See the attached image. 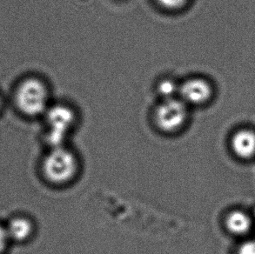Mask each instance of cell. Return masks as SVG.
<instances>
[{"instance_id":"3957f363","label":"cell","mask_w":255,"mask_h":254,"mask_svg":"<svg viewBox=\"0 0 255 254\" xmlns=\"http://www.w3.org/2000/svg\"><path fill=\"white\" fill-rule=\"evenodd\" d=\"M45 140L50 147L66 145V139L76 124L75 112L66 105H56L45 112Z\"/></svg>"},{"instance_id":"8fae6325","label":"cell","mask_w":255,"mask_h":254,"mask_svg":"<svg viewBox=\"0 0 255 254\" xmlns=\"http://www.w3.org/2000/svg\"><path fill=\"white\" fill-rule=\"evenodd\" d=\"M237 254H255V241H245L238 248Z\"/></svg>"},{"instance_id":"ba28073f","label":"cell","mask_w":255,"mask_h":254,"mask_svg":"<svg viewBox=\"0 0 255 254\" xmlns=\"http://www.w3.org/2000/svg\"><path fill=\"white\" fill-rule=\"evenodd\" d=\"M226 227L231 234L242 235L249 233L252 227V220L242 211H233L228 213L225 220Z\"/></svg>"},{"instance_id":"30bf717a","label":"cell","mask_w":255,"mask_h":254,"mask_svg":"<svg viewBox=\"0 0 255 254\" xmlns=\"http://www.w3.org/2000/svg\"><path fill=\"white\" fill-rule=\"evenodd\" d=\"M159 6L168 11L182 10L189 3V0H156Z\"/></svg>"},{"instance_id":"7c38bea8","label":"cell","mask_w":255,"mask_h":254,"mask_svg":"<svg viewBox=\"0 0 255 254\" xmlns=\"http://www.w3.org/2000/svg\"><path fill=\"white\" fill-rule=\"evenodd\" d=\"M9 241L10 238L7 234L6 228L0 225V254L4 251Z\"/></svg>"},{"instance_id":"7a4b0ae2","label":"cell","mask_w":255,"mask_h":254,"mask_svg":"<svg viewBox=\"0 0 255 254\" xmlns=\"http://www.w3.org/2000/svg\"><path fill=\"white\" fill-rule=\"evenodd\" d=\"M16 103L18 109L30 117L45 114L49 108L48 87L40 79H24L17 87Z\"/></svg>"},{"instance_id":"6da1fadb","label":"cell","mask_w":255,"mask_h":254,"mask_svg":"<svg viewBox=\"0 0 255 254\" xmlns=\"http://www.w3.org/2000/svg\"><path fill=\"white\" fill-rule=\"evenodd\" d=\"M80 171V160L66 145L51 148L42 163V172L50 184L64 186L73 182Z\"/></svg>"},{"instance_id":"9c48e42d","label":"cell","mask_w":255,"mask_h":254,"mask_svg":"<svg viewBox=\"0 0 255 254\" xmlns=\"http://www.w3.org/2000/svg\"><path fill=\"white\" fill-rule=\"evenodd\" d=\"M180 84L176 82L175 79L171 78H165L159 80L156 91L163 100H169L173 98H178L179 93Z\"/></svg>"},{"instance_id":"52a82bcc","label":"cell","mask_w":255,"mask_h":254,"mask_svg":"<svg viewBox=\"0 0 255 254\" xmlns=\"http://www.w3.org/2000/svg\"><path fill=\"white\" fill-rule=\"evenodd\" d=\"M5 228L10 240L21 242L31 237L33 232V224L27 218L16 217L10 220Z\"/></svg>"},{"instance_id":"4fadbf2b","label":"cell","mask_w":255,"mask_h":254,"mask_svg":"<svg viewBox=\"0 0 255 254\" xmlns=\"http://www.w3.org/2000/svg\"><path fill=\"white\" fill-rule=\"evenodd\" d=\"M1 104H2V101H1V99H0V108H1Z\"/></svg>"},{"instance_id":"5bb4252c","label":"cell","mask_w":255,"mask_h":254,"mask_svg":"<svg viewBox=\"0 0 255 254\" xmlns=\"http://www.w3.org/2000/svg\"></svg>"},{"instance_id":"277c9868","label":"cell","mask_w":255,"mask_h":254,"mask_svg":"<svg viewBox=\"0 0 255 254\" xmlns=\"http://www.w3.org/2000/svg\"><path fill=\"white\" fill-rule=\"evenodd\" d=\"M188 106L178 97L163 100L154 110L153 121L159 130L172 134L182 130L188 121Z\"/></svg>"},{"instance_id":"5b68a950","label":"cell","mask_w":255,"mask_h":254,"mask_svg":"<svg viewBox=\"0 0 255 254\" xmlns=\"http://www.w3.org/2000/svg\"><path fill=\"white\" fill-rule=\"evenodd\" d=\"M214 87L210 81L202 77H192L179 86V98L187 106H202L210 101Z\"/></svg>"},{"instance_id":"8992f818","label":"cell","mask_w":255,"mask_h":254,"mask_svg":"<svg viewBox=\"0 0 255 254\" xmlns=\"http://www.w3.org/2000/svg\"><path fill=\"white\" fill-rule=\"evenodd\" d=\"M233 151L239 158L249 159L255 156V131L251 129L237 130L232 137Z\"/></svg>"}]
</instances>
